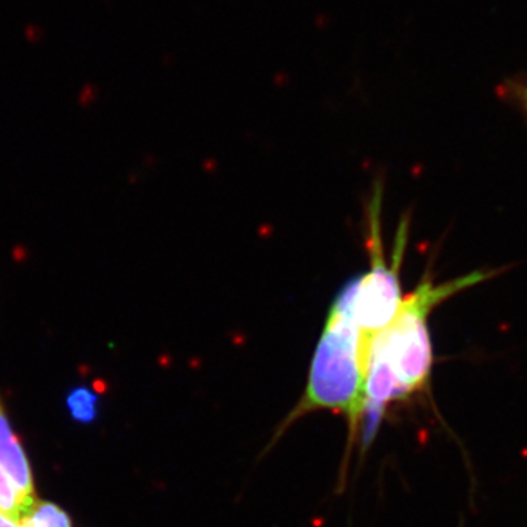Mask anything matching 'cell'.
<instances>
[{
	"label": "cell",
	"mask_w": 527,
	"mask_h": 527,
	"mask_svg": "<svg viewBox=\"0 0 527 527\" xmlns=\"http://www.w3.org/2000/svg\"><path fill=\"white\" fill-rule=\"evenodd\" d=\"M493 275V271H473L439 284L426 279L404 296L399 312L372 343L364 412L384 416L390 403L425 390L434 365L428 317L447 299Z\"/></svg>",
	"instance_id": "cell-1"
},
{
	"label": "cell",
	"mask_w": 527,
	"mask_h": 527,
	"mask_svg": "<svg viewBox=\"0 0 527 527\" xmlns=\"http://www.w3.org/2000/svg\"><path fill=\"white\" fill-rule=\"evenodd\" d=\"M357 281L359 277L349 280L335 296L310 364L305 394L281 424L277 438L287 426L310 412L334 410L346 416L349 447L353 444L365 406L368 375L353 319Z\"/></svg>",
	"instance_id": "cell-2"
},
{
	"label": "cell",
	"mask_w": 527,
	"mask_h": 527,
	"mask_svg": "<svg viewBox=\"0 0 527 527\" xmlns=\"http://www.w3.org/2000/svg\"><path fill=\"white\" fill-rule=\"evenodd\" d=\"M382 186H377L368 206V252L369 270L359 275L353 297V319L359 332V346L366 366L377 335L399 312L404 296L401 295L400 270L409 237V221L403 220L388 264L381 236Z\"/></svg>",
	"instance_id": "cell-3"
},
{
	"label": "cell",
	"mask_w": 527,
	"mask_h": 527,
	"mask_svg": "<svg viewBox=\"0 0 527 527\" xmlns=\"http://www.w3.org/2000/svg\"><path fill=\"white\" fill-rule=\"evenodd\" d=\"M0 467L10 477L12 484L18 489L26 506L31 510L35 499H37L35 498L31 466L22 442L15 434V430L12 429L2 395H0Z\"/></svg>",
	"instance_id": "cell-4"
},
{
	"label": "cell",
	"mask_w": 527,
	"mask_h": 527,
	"mask_svg": "<svg viewBox=\"0 0 527 527\" xmlns=\"http://www.w3.org/2000/svg\"><path fill=\"white\" fill-rule=\"evenodd\" d=\"M66 407L70 417L79 424H92L99 416L100 397L87 386L72 387L66 394Z\"/></svg>",
	"instance_id": "cell-5"
},
{
	"label": "cell",
	"mask_w": 527,
	"mask_h": 527,
	"mask_svg": "<svg viewBox=\"0 0 527 527\" xmlns=\"http://www.w3.org/2000/svg\"><path fill=\"white\" fill-rule=\"evenodd\" d=\"M17 523L19 527H72L69 514L62 507L39 499Z\"/></svg>",
	"instance_id": "cell-6"
},
{
	"label": "cell",
	"mask_w": 527,
	"mask_h": 527,
	"mask_svg": "<svg viewBox=\"0 0 527 527\" xmlns=\"http://www.w3.org/2000/svg\"><path fill=\"white\" fill-rule=\"evenodd\" d=\"M28 511L30 510L21 498L18 489L12 484L6 472L0 467V513L14 521H18Z\"/></svg>",
	"instance_id": "cell-7"
},
{
	"label": "cell",
	"mask_w": 527,
	"mask_h": 527,
	"mask_svg": "<svg viewBox=\"0 0 527 527\" xmlns=\"http://www.w3.org/2000/svg\"><path fill=\"white\" fill-rule=\"evenodd\" d=\"M498 94L527 117V77H514L501 83Z\"/></svg>",
	"instance_id": "cell-8"
},
{
	"label": "cell",
	"mask_w": 527,
	"mask_h": 527,
	"mask_svg": "<svg viewBox=\"0 0 527 527\" xmlns=\"http://www.w3.org/2000/svg\"><path fill=\"white\" fill-rule=\"evenodd\" d=\"M0 527H19L17 521H14L12 519L6 517L5 514L0 513Z\"/></svg>",
	"instance_id": "cell-9"
}]
</instances>
